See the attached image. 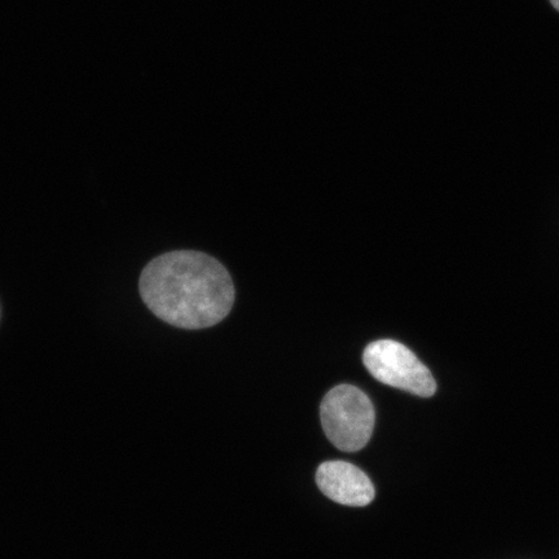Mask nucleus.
Returning <instances> with one entry per match:
<instances>
[{"instance_id":"obj_2","label":"nucleus","mask_w":559,"mask_h":559,"mask_svg":"<svg viewBox=\"0 0 559 559\" xmlns=\"http://www.w3.org/2000/svg\"><path fill=\"white\" fill-rule=\"evenodd\" d=\"M321 425L340 451L365 449L373 435L376 412L368 395L353 384H340L320 405Z\"/></svg>"},{"instance_id":"obj_5","label":"nucleus","mask_w":559,"mask_h":559,"mask_svg":"<svg viewBox=\"0 0 559 559\" xmlns=\"http://www.w3.org/2000/svg\"><path fill=\"white\" fill-rule=\"evenodd\" d=\"M550 3L554 4L557 11H559V0H550Z\"/></svg>"},{"instance_id":"obj_3","label":"nucleus","mask_w":559,"mask_h":559,"mask_svg":"<svg viewBox=\"0 0 559 559\" xmlns=\"http://www.w3.org/2000/svg\"><path fill=\"white\" fill-rule=\"evenodd\" d=\"M368 372L388 386L430 397L436 394L437 382L428 367L407 346L393 340L372 342L362 354Z\"/></svg>"},{"instance_id":"obj_4","label":"nucleus","mask_w":559,"mask_h":559,"mask_svg":"<svg viewBox=\"0 0 559 559\" xmlns=\"http://www.w3.org/2000/svg\"><path fill=\"white\" fill-rule=\"evenodd\" d=\"M317 484L326 498L347 507H367L374 500L372 481L359 467L345 461H328L317 472Z\"/></svg>"},{"instance_id":"obj_1","label":"nucleus","mask_w":559,"mask_h":559,"mask_svg":"<svg viewBox=\"0 0 559 559\" xmlns=\"http://www.w3.org/2000/svg\"><path fill=\"white\" fill-rule=\"evenodd\" d=\"M139 290L158 319L181 330L219 324L235 304V285L225 265L193 250L157 257L142 272Z\"/></svg>"}]
</instances>
